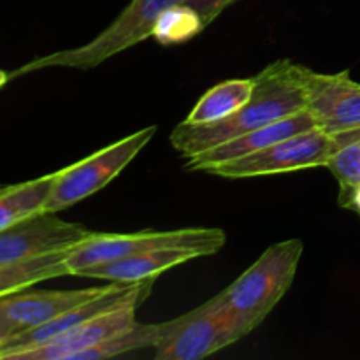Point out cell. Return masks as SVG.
<instances>
[{
	"instance_id": "cell-22",
	"label": "cell",
	"mask_w": 360,
	"mask_h": 360,
	"mask_svg": "<svg viewBox=\"0 0 360 360\" xmlns=\"http://www.w3.org/2000/svg\"><path fill=\"white\" fill-rule=\"evenodd\" d=\"M348 204H350L352 207H355V210L360 213V185L350 193V197H348Z\"/></svg>"
},
{
	"instance_id": "cell-13",
	"label": "cell",
	"mask_w": 360,
	"mask_h": 360,
	"mask_svg": "<svg viewBox=\"0 0 360 360\" xmlns=\"http://www.w3.org/2000/svg\"><path fill=\"white\" fill-rule=\"evenodd\" d=\"M315 122H313L311 115L308 111H301L297 115H292L288 118L278 120V122L269 123L266 127L252 130V132L239 136L236 139L227 141L224 144L211 148V150L197 153L193 157L186 158V169L190 171H207L211 167L225 164V162L238 160V158L248 157V155L255 153V151L269 148L273 144L280 143V141L287 139V137L301 134L304 130L315 129Z\"/></svg>"
},
{
	"instance_id": "cell-10",
	"label": "cell",
	"mask_w": 360,
	"mask_h": 360,
	"mask_svg": "<svg viewBox=\"0 0 360 360\" xmlns=\"http://www.w3.org/2000/svg\"><path fill=\"white\" fill-rule=\"evenodd\" d=\"M153 281L155 278L137 281V283L111 281V285H109V288L104 294L97 295L91 301L83 302V304L76 306V308L67 309L65 313L49 320V322L42 323V326L35 327V329L25 330V333L4 341L2 348H0V360H11L20 352L39 347V345L67 333L72 327L79 326L84 320L101 315V313L116 308V306H122L129 301H144L150 295L151 288H153Z\"/></svg>"
},
{
	"instance_id": "cell-21",
	"label": "cell",
	"mask_w": 360,
	"mask_h": 360,
	"mask_svg": "<svg viewBox=\"0 0 360 360\" xmlns=\"http://www.w3.org/2000/svg\"><path fill=\"white\" fill-rule=\"evenodd\" d=\"M234 2H238V0H183L181 4L192 9L199 16L202 27L206 28L207 25L217 20L218 14L224 13V9H227Z\"/></svg>"
},
{
	"instance_id": "cell-15",
	"label": "cell",
	"mask_w": 360,
	"mask_h": 360,
	"mask_svg": "<svg viewBox=\"0 0 360 360\" xmlns=\"http://www.w3.org/2000/svg\"><path fill=\"white\" fill-rule=\"evenodd\" d=\"M183 320H185V315L160 323H139L136 320L132 326L112 334L102 343L81 352L72 360H104L120 357V355L130 354V352L144 350V348H157L169 334L174 333L181 326Z\"/></svg>"
},
{
	"instance_id": "cell-1",
	"label": "cell",
	"mask_w": 360,
	"mask_h": 360,
	"mask_svg": "<svg viewBox=\"0 0 360 360\" xmlns=\"http://www.w3.org/2000/svg\"><path fill=\"white\" fill-rule=\"evenodd\" d=\"M304 109L306 97L297 63L278 60L257 74L252 98L238 112L207 125L181 122L172 130L171 144L183 157L190 158Z\"/></svg>"
},
{
	"instance_id": "cell-20",
	"label": "cell",
	"mask_w": 360,
	"mask_h": 360,
	"mask_svg": "<svg viewBox=\"0 0 360 360\" xmlns=\"http://www.w3.org/2000/svg\"><path fill=\"white\" fill-rule=\"evenodd\" d=\"M202 28L199 16L192 9H188L183 4H176V6L164 11L162 16L158 18L153 35L164 44H172V42L190 39Z\"/></svg>"
},
{
	"instance_id": "cell-14",
	"label": "cell",
	"mask_w": 360,
	"mask_h": 360,
	"mask_svg": "<svg viewBox=\"0 0 360 360\" xmlns=\"http://www.w3.org/2000/svg\"><path fill=\"white\" fill-rule=\"evenodd\" d=\"M193 259H199V255L188 252V250H155V252L137 253V255L123 257V259L111 260V262L86 267L77 276L118 281V283H137V281L150 280V278L157 280V276H160L164 271L172 269L179 264L190 262Z\"/></svg>"
},
{
	"instance_id": "cell-8",
	"label": "cell",
	"mask_w": 360,
	"mask_h": 360,
	"mask_svg": "<svg viewBox=\"0 0 360 360\" xmlns=\"http://www.w3.org/2000/svg\"><path fill=\"white\" fill-rule=\"evenodd\" d=\"M306 111L319 129L330 136L360 130V83L348 70L320 74L297 63Z\"/></svg>"
},
{
	"instance_id": "cell-11",
	"label": "cell",
	"mask_w": 360,
	"mask_h": 360,
	"mask_svg": "<svg viewBox=\"0 0 360 360\" xmlns=\"http://www.w3.org/2000/svg\"><path fill=\"white\" fill-rule=\"evenodd\" d=\"M111 285V283H109ZM91 287L58 292H13L0 295V341H7L25 330L35 329L56 319L67 309L91 301L109 288Z\"/></svg>"
},
{
	"instance_id": "cell-16",
	"label": "cell",
	"mask_w": 360,
	"mask_h": 360,
	"mask_svg": "<svg viewBox=\"0 0 360 360\" xmlns=\"http://www.w3.org/2000/svg\"><path fill=\"white\" fill-rule=\"evenodd\" d=\"M255 88V77L250 79H229L210 88L199 98L186 116L185 123L190 125H207L220 122L238 112L252 98Z\"/></svg>"
},
{
	"instance_id": "cell-3",
	"label": "cell",
	"mask_w": 360,
	"mask_h": 360,
	"mask_svg": "<svg viewBox=\"0 0 360 360\" xmlns=\"http://www.w3.org/2000/svg\"><path fill=\"white\" fill-rule=\"evenodd\" d=\"M183 0H132L118 18L102 34L79 48L65 49L34 60L18 72L46 69V67H69V69H94L111 56L139 44L155 32L158 18L169 7Z\"/></svg>"
},
{
	"instance_id": "cell-24",
	"label": "cell",
	"mask_w": 360,
	"mask_h": 360,
	"mask_svg": "<svg viewBox=\"0 0 360 360\" xmlns=\"http://www.w3.org/2000/svg\"><path fill=\"white\" fill-rule=\"evenodd\" d=\"M0 348H2V341H0Z\"/></svg>"
},
{
	"instance_id": "cell-5",
	"label": "cell",
	"mask_w": 360,
	"mask_h": 360,
	"mask_svg": "<svg viewBox=\"0 0 360 360\" xmlns=\"http://www.w3.org/2000/svg\"><path fill=\"white\" fill-rule=\"evenodd\" d=\"M155 132H157V127H146V129L90 155L84 160L56 172L55 183H53L51 192L46 199L42 211L58 213V211L67 210L86 197L101 192L153 139Z\"/></svg>"
},
{
	"instance_id": "cell-17",
	"label": "cell",
	"mask_w": 360,
	"mask_h": 360,
	"mask_svg": "<svg viewBox=\"0 0 360 360\" xmlns=\"http://www.w3.org/2000/svg\"><path fill=\"white\" fill-rule=\"evenodd\" d=\"M70 252L72 248L35 257L23 262L0 264V295L25 290L32 285L53 280V278L72 276L67 264V257Z\"/></svg>"
},
{
	"instance_id": "cell-18",
	"label": "cell",
	"mask_w": 360,
	"mask_h": 360,
	"mask_svg": "<svg viewBox=\"0 0 360 360\" xmlns=\"http://www.w3.org/2000/svg\"><path fill=\"white\" fill-rule=\"evenodd\" d=\"M55 178L56 172L20 185L0 186V231L42 211Z\"/></svg>"
},
{
	"instance_id": "cell-19",
	"label": "cell",
	"mask_w": 360,
	"mask_h": 360,
	"mask_svg": "<svg viewBox=\"0 0 360 360\" xmlns=\"http://www.w3.org/2000/svg\"><path fill=\"white\" fill-rule=\"evenodd\" d=\"M334 139L338 148L326 167H329L340 181L341 193L350 197L360 185V130L336 134Z\"/></svg>"
},
{
	"instance_id": "cell-7",
	"label": "cell",
	"mask_w": 360,
	"mask_h": 360,
	"mask_svg": "<svg viewBox=\"0 0 360 360\" xmlns=\"http://www.w3.org/2000/svg\"><path fill=\"white\" fill-rule=\"evenodd\" d=\"M336 148L334 136L315 127V129L287 137L273 146L255 151L248 157L207 169L206 172L218 178L243 179L320 167V165H327Z\"/></svg>"
},
{
	"instance_id": "cell-9",
	"label": "cell",
	"mask_w": 360,
	"mask_h": 360,
	"mask_svg": "<svg viewBox=\"0 0 360 360\" xmlns=\"http://www.w3.org/2000/svg\"><path fill=\"white\" fill-rule=\"evenodd\" d=\"M95 232L60 220L56 213H39L0 231V264H14L60 250L76 248Z\"/></svg>"
},
{
	"instance_id": "cell-4",
	"label": "cell",
	"mask_w": 360,
	"mask_h": 360,
	"mask_svg": "<svg viewBox=\"0 0 360 360\" xmlns=\"http://www.w3.org/2000/svg\"><path fill=\"white\" fill-rule=\"evenodd\" d=\"M227 236L221 229H179L165 232H139V234H102L95 232L90 239L72 248L67 264L72 276L97 264L111 262L137 253L155 250L179 248L197 253L199 257L213 255L224 248Z\"/></svg>"
},
{
	"instance_id": "cell-12",
	"label": "cell",
	"mask_w": 360,
	"mask_h": 360,
	"mask_svg": "<svg viewBox=\"0 0 360 360\" xmlns=\"http://www.w3.org/2000/svg\"><path fill=\"white\" fill-rule=\"evenodd\" d=\"M143 301H129L122 306L108 309L97 316L84 320L79 326L67 333L30 348L20 352L11 360H72L77 354L102 343L112 334L127 329L136 322L137 308Z\"/></svg>"
},
{
	"instance_id": "cell-23",
	"label": "cell",
	"mask_w": 360,
	"mask_h": 360,
	"mask_svg": "<svg viewBox=\"0 0 360 360\" xmlns=\"http://www.w3.org/2000/svg\"><path fill=\"white\" fill-rule=\"evenodd\" d=\"M7 79H9V76H7V74L4 72V70H0V86H4Z\"/></svg>"
},
{
	"instance_id": "cell-6",
	"label": "cell",
	"mask_w": 360,
	"mask_h": 360,
	"mask_svg": "<svg viewBox=\"0 0 360 360\" xmlns=\"http://www.w3.org/2000/svg\"><path fill=\"white\" fill-rule=\"evenodd\" d=\"M248 329L224 294L185 313L181 326L157 347V360H200L248 336Z\"/></svg>"
},
{
	"instance_id": "cell-2",
	"label": "cell",
	"mask_w": 360,
	"mask_h": 360,
	"mask_svg": "<svg viewBox=\"0 0 360 360\" xmlns=\"http://www.w3.org/2000/svg\"><path fill=\"white\" fill-rule=\"evenodd\" d=\"M301 239H287L269 246L224 294L248 333H253L267 319L274 306L292 287L301 262Z\"/></svg>"
}]
</instances>
